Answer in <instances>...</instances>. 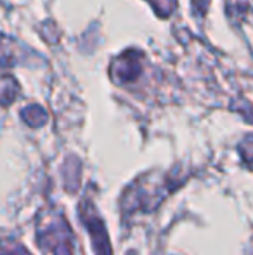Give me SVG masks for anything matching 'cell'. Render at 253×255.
Returning a JSON list of instances; mask_svg holds the SVG:
<instances>
[{"instance_id":"obj_1","label":"cell","mask_w":253,"mask_h":255,"mask_svg":"<svg viewBox=\"0 0 253 255\" xmlns=\"http://www.w3.org/2000/svg\"><path fill=\"white\" fill-rule=\"evenodd\" d=\"M111 78L116 84H132L135 82L142 73V52L130 51L123 52L111 63L109 68Z\"/></svg>"},{"instance_id":"obj_2","label":"cell","mask_w":253,"mask_h":255,"mask_svg":"<svg viewBox=\"0 0 253 255\" xmlns=\"http://www.w3.org/2000/svg\"><path fill=\"white\" fill-rule=\"evenodd\" d=\"M19 92V85L9 75L0 77V104H9L14 101V98Z\"/></svg>"},{"instance_id":"obj_3","label":"cell","mask_w":253,"mask_h":255,"mask_svg":"<svg viewBox=\"0 0 253 255\" xmlns=\"http://www.w3.org/2000/svg\"><path fill=\"white\" fill-rule=\"evenodd\" d=\"M16 64V52H14V42L0 33V66L9 68Z\"/></svg>"},{"instance_id":"obj_4","label":"cell","mask_w":253,"mask_h":255,"mask_svg":"<svg viewBox=\"0 0 253 255\" xmlns=\"http://www.w3.org/2000/svg\"><path fill=\"white\" fill-rule=\"evenodd\" d=\"M23 118L31 127H40V125H44L47 122V113L38 104H31L26 110H23Z\"/></svg>"},{"instance_id":"obj_5","label":"cell","mask_w":253,"mask_h":255,"mask_svg":"<svg viewBox=\"0 0 253 255\" xmlns=\"http://www.w3.org/2000/svg\"><path fill=\"white\" fill-rule=\"evenodd\" d=\"M160 17H169L175 10V0H149Z\"/></svg>"}]
</instances>
